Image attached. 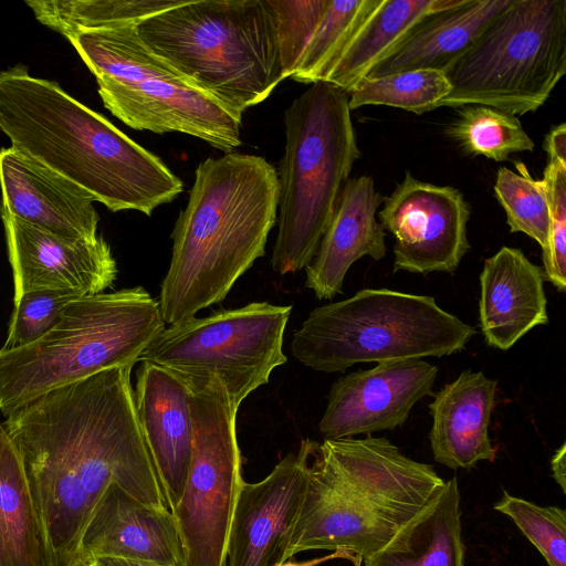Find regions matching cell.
<instances>
[{
    "instance_id": "6da1fadb",
    "label": "cell",
    "mask_w": 566,
    "mask_h": 566,
    "mask_svg": "<svg viewBox=\"0 0 566 566\" xmlns=\"http://www.w3.org/2000/svg\"><path fill=\"white\" fill-rule=\"evenodd\" d=\"M132 368L51 390L2 423L22 459L50 566L78 564L84 528L111 484L169 510L139 427Z\"/></svg>"
},
{
    "instance_id": "7a4b0ae2",
    "label": "cell",
    "mask_w": 566,
    "mask_h": 566,
    "mask_svg": "<svg viewBox=\"0 0 566 566\" xmlns=\"http://www.w3.org/2000/svg\"><path fill=\"white\" fill-rule=\"evenodd\" d=\"M0 130L11 146L86 191L113 212L146 216L184 182L159 157L67 94L15 64L0 71Z\"/></svg>"
},
{
    "instance_id": "83f0119b",
    "label": "cell",
    "mask_w": 566,
    "mask_h": 566,
    "mask_svg": "<svg viewBox=\"0 0 566 566\" xmlns=\"http://www.w3.org/2000/svg\"><path fill=\"white\" fill-rule=\"evenodd\" d=\"M448 135L469 155L495 161L535 147L516 116L483 105L461 107Z\"/></svg>"
},
{
    "instance_id": "8fae6325",
    "label": "cell",
    "mask_w": 566,
    "mask_h": 566,
    "mask_svg": "<svg viewBox=\"0 0 566 566\" xmlns=\"http://www.w3.org/2000/svg\"><path fill=\"white\" fill-rule=\"evenodd\" d=\"M291 311V305L252 302L206 317L193 316L161 329L139 360L181 378L217 379L238 409L286 363L283 336Z\"/></svg>"
},
{
    "instance_id": "1f68e13d",
    "label": "cell",
    "mask_w": 566,
    "mask_h": 566,
    "mask_svg": "<svg viewBox=\"0 0 566 566\" xmlns=\"http://www.w3.org/2000/svg\"><path fill=\"white\" fill-rule=\"evenodd\" d=\"M494 510L509 516L544 557L547 566H566V511L542 506L503 491Z\"/></svg>"
},
{
    "instance_id": "f546056e",
    "label": "cell",
    "mask_w": 566,
    "mask_h": 566,
    "mask_svg": "<svg viewBox=\"0 0 566 566\" xmlns=\"http://www.w3.org/2000/svg\"><path fill=\"white\" fill-rule=\"evenodd\" d=\"M515 167L517 172L507 167L499 168L494 196L506 214L510 231L526 234L544 250L551 226L544 184L531 176L524 163L516 161Z\"/></svg>"
},
{
    "instance_id": "52a82bcc",
    "label": "cell",
    "mask_w": 566,
    "mask_h": 566,
    "mask_svg": "<svg viewBox=\"0 0 566 566\" xmlns=\"http://www.w3.org/2000/svg\"><path fill=\"white\" fill-rule=\"evenodd\" d=\"M348 99L342 88L315 82L285 111V148L277 175L279 231L271 258L281 275L312 262L360 157Z\"/></svg>"
},
{
    "instance_id": "5b68a950",
    "label": "cell",
    "mask_w": 566,
    "mask_h": 566,
    "mask_svg": "<svg viewBox=\"0 0 566 566\" xmlns=\"http://www.w3.org/2000/svg\"><path fill=\"white\" fill-rule=\"evenodd\" d=\"M136 32L239 120L283 81L269 0H182L136 24Z\"/></svg>"
},
{
    "instance_id": "d6a6232c",
    "label": "cell",
    "mask_w": 566,
    "mask_h": 566,
    "mask_svg": "<svg viewBox=\"0 0 566 566\" xmlns=\"http://www.w3.org/2000/svg\"><path fill=\"white\" fill-rule=\"evenodd\" d=\"M275 22L282 78L291 77L328 0H269Z\"/></svg>"
},
{
    "instance_id": "ab89813d",
    "label": "cell",
    "mask_w": 566,
    "mask_h": 566,
    "mask_svg": "<svg viewBox=\"0 0 566 566\" xmlns=\"http://www.w3.org/2000/svg\"><path fill=\"white\" fill-rule=\"evenodd\" d=\"M75 566H87V565H85V564H83V563H78V564H76Z\"/></svg>"
},
{
    "instance_id": "30bf717a",
    "label": "cell",
    "mask_w": 566,
    "mask_h": 566,
    "mask_svg": "<svg viewBox=\"0 0 566 566\" xmlns=\"http://www.w3.org/2000/svg\"><path fill=\"white\" fill-rule=\"evenodd\" d=\"M566 72V0H513L449 67L438 107L538 109Z\"/></svg>"
},
{
    "instance_id": "f35d334b",
    "label": "cell",
    "mask_w": 566,
    "mask_h": 566,
    "mask_svg": "<svg viewBox=\"0 0 566 566\" xmlns=\"http://www.w3.org/2000/svg\"><path fill=\"white\" fill-rule=\"evenodd\" d=\"M334 558H349V559L354 560V556L350 555L349 553L342 552V551H335L333 554L321 557V558H315V559L301 562V563L286 560L283 564H280L276 566H317L321 563H324V562H327V560H331Z\"/></svg>"
},
{
    "instance_id": "5bb4252c",
    "label": "cell",
    "mask_w": 566,
    "mask_h": 566,
    "mask_svg": "<svg viewBox=\"0 0 566 566\" xmlns=\"http://www.w3.org/2000/svg\"><path fill=\"white\" fill-rule=\"evenodd\" d=\"M438 371L423 359H402L339 377L318 423L321 434L342 439L401 427L419 400L434 395Z\"/></svg>"
},
{
    "instance_id": "f1b7e54d",
    "label": "cell",
    "mask_w": 566,
    "mask_h": 566,
    "mask_svg": "<svg viewBox=\"0 0 566 566\" xmlns=\"http://www.w3.org/2000/svg\"><path fill=\"white\" fill-rule=\"evenodd\" d=\"M451 91L446 73L413 70L381 77L363 78L349 93V109L386 105L421 115L437 108Z\"/></svg>"
},
{
    "instance_id": "7c38bea8",
    "label": "cell",
    "mask_w": 566,
    "mask_h": 566,
    "mask_svg": "<svg viewBox=\"0 0 566 566\" xmlns=\"http://www.w3.org/2000/svg\"><path fill=\"white\" fill-rule=\"evenodd\" d=\"M181 379L190 389L193 429L187 480L171 510L184 566H227L231 521L244 482L235 431L238 409L217 379Z\"/></svg>"
},
{
    "instance_id": "4dcf8cb0",
    "label": "cell",
    "mask_w": 566,
    "mask_h": 566,
    "mask_svg": "<svg viewBox=\"0 0 566 566\" xmlns=\"http://www.w3.org/2000/svg\"><path fill=\"white\" fill-rule=\"evenodd\" d=\"M370 4L371 0H328L291 77L304 84L319 82L324 71L346 43Z\"/></svg>"
},
{
    "instance_id": "603a6c76",
    "label": "cell",
    "mask_w": 566,
    "mask_h": 566,
    "mask_svg": "<svg viewBox=\"0 0 566 566\" xmlns=\"http://www.w3.org/2000/svg\"><path fill=\"white\" fill-rule=\"evenodd\" d=\"M513 0H461L419 20L366 77L413 70L446 73Z\"/></svg>"
},
{
    "instance_id": "9c48e42d",
    "label": "cell",
    "mask_w": 566,
    "mask_h": 566,
    "mask_svg": "<svg viewBox=\"0 0 566 566\" xmlns=\"http://www.w3.org/2000/svg\"><path fill=\"white\" fill-rule=\"evenodd\" d=\"M94 74L104 106L137 130L182 133L231 153L241 122L139 39L136 24L80 32L69 39Z\"/></svg>"
},
{
    "instance_id": "ba28073f",
    "label": "cell",
    "mask_w": 566,
    "mask_h": 566,
    "mask_svg": "<svg viewBox=\"0 0 566 566\" xmlns=\"http://www.w3.org/2000/svg\"><path fill=\"white\" fill-rule=\"evenodd\" d=\"M475 333L432 296L363 289L314 308L295 331L291 349L306 367L344 373L359 363L449 356Z\"/></svg>"
},
{
    "instance_id": "d6986e66",
    "label": "cell",
    "mask_w": 566,
    "mask_h": 566,
    "mask_svg": "<svg viewBox=\"0 0 566 566\" xmlns=\"http://www.w3.org/2000/svg\"><path fill=\"white\" fill-rule=\"evenodd\" d=\"M0 208L50 233L94 239L99 216L82 188L11 147L0 149Z\"/></svg>"
},
{
    "instance_id": "e0dca14e",
    "label": "cell",
    "mask_w": 566,
    "mask_h": 566,
    "mask_svg": "<svg viewBox=\"0 0 566 566\" xmlns=\"http://www.w3.org/2000/svg\"><path fill=\"white\" fill-rule=\"evenodd\" d=\"M140 361L134 390L138 422L171 512L185 488L192 454L190 389L172 371Z\"/></svg>"
},
{
    "instance_id": "8992f818",
    "label": "cell",
    "mask_w": 566,
    "mask_h": 566,
    "mask_svg": "<svg viewBox=\"0 0 566 566\" xmlns=\"http://www.w3.org/2000/svg\"><path fill=\"white\" fill-rule=\"evenodd\" d=\"M164 328L159 302L143 286L72 301L39 339L0 348V412L7 418L51 390L134 366Z\"/></svg>"
},
{
    "instance_id": "484cf974",
    "label": "cell",
    "mask_w": 566,
    "mask_h": 566,
    "mask_svg": "<svg viewBox=\"0 0 566 566\" xmlns=\"http://www.w3.org/2000/svg\"><path fill=\"white\" fill-rule=\"evenodd\" d=\"M0 566H50L21 455L0 423Z\"/></svg>"
},
{
    "instance_id": "2e32d148",
    "label": "cell",
    "mask_w": 566,
    "mask_h": 566,
    "mask_svg": "<svg viewBox=\"0 0 566 566\" xmlns=\"http://www.w3.org/2000/svg\"><path fill=\"white\" fill-rule=\"evenodd\" d=\"M14 298L35 290L104 293L117 279V264L102 235L63 238L34 227L0 208Z\"/></svg>"
},
{
    "instance_id": "d590c367",
    "label": "cell",
    "mask_w": 566,
    "mask_h": 566,
    "mask_svg": "<svg viewBox=\"0 0 566 566\" xmlns=\"http://www.w3.org/2000/svg\"><path fill=\"white\" fill-rule=\"evenodd\" d=\"M547 159L566 161V124L553 127L544 139Z\"/></svg>"
},
{
    "instance_id": "9a60e30c",
    "label": "cell",
    "mask_w": 566,
    "mask_h": 566,
    "mask_svg": "<svg viewBox=\"0 0 566 566\" xmlns=\"http://www.w3.org/2000/svg\"><path fill=\"white\" fill-rule=\"evenodd\" d=\"M314 441L284 457L263 480L243 482L227 547L228 566H276L285 552L306 489Z\"/></svg>"
},
{
    "instance_id": "74e56055",
    "label": "cell",
    "mask_w": 566,
    "mask_h": 566,
    "mask_svg": "<svg viewBox=\"0 0 566 566\" xmlns=\"http://www.w3.org/2000/svg\"><path fill=\"white\" fill-rule=\"evenodd\" d=\"M83 564L87 566H167L147 560L124 558H97Z\"/></svg>"
},
{
    "instance_id": "277c9868",
    "label": "cell",
    "mask_w": 566,
    "mask_h": 566,
    "mask_svg": "<svg viewBox=\"0 0 566 566\" xmlns=\"http://www.w3.org/2000/svg\"><path fill=\"white\" fill-rule=\"evenodd\" d=\"M444 480L386 438L314 441L306 489L285 559L313 549L365 559L438 495Z\"/></svg>"
},
{
    "instance_id": "ac0fdd59",
    "label": "cell",
    "mask_w": 566,
    "mask_h": 566,
    "mask_svg": "<svg viewBox=\"0 0 566 566\" xmlns=\"http://www.w3.org/2000/svg\"><path fill=\"white\" fill-rule=\"evenodd\" d=\"M124 558L184 566V548L169 510L148 506L111 484L84 528L78 563Z\"/></svg>"
},
{
    "instance_id": "44dd1931",
    "label": "cell",
    "mask_w": 566,
    "mask_h": 566,
    "mask_svg": "<svg viewBox=\"0 0 566 566\" xmlns=\"http://www.w3.org/2000/svg\"><path fill=\"white\" fill-rule=\"evenodd\" d=\"M543 269L522 250L502 247L480 274L479 318L489 346L507 350L535 326L548 324Z\"/></svg>"
},
{
    "instance_id": "cb8c5ba5",
    "label": "cell",
    "mask_w": 566,
    "mask_h": 566,
    "mask_svg": "<svg viewBox=\"0 0 566 566\" xmlns=\"http://www.w3.org/2000/svg\"><path fill=\"white\" fill-rule=\"evenodd\" d=\"M461 0H371L346 43L319 82L348 94L386 57L423 17L457 6Z\"/></svg>"
},
{
    "instance_id": "d4e9b609",
    "label": "cell",
    "mask_w": 566,
    "mask_h": 566,
    "mask_svg": "<svg viewBox=\"0 0 566 566\" xmlns=\"http://www.w3.org/2000/svg\"><path fill=\"white\" fill-rule=\"evenodd\" d=\"M460 490L457 478L365 566H464Z\"/></svg>"
},
{
    "instance_id": "ffe728a7",
    "label": "cell",
    "mask_w": 566,
    "mask_h": 566,
    "mask_svg": "<svg viewBox=\"0 0 566 566\" xmlns=\"http://www.w3.org/2000/svg\"><path fill=\"white\" fill-rule=\"evenodd\" d=\"M382 201L369 176L344 184L316 254L305 268V285L317 300L342 293L346 273L360 258L378 261L386 255L385 230L376 219Z\"/></svg>"
},
{
    "instance_id": "e575fe53",
    "label": "cell",
    "mask_w": 566,
    "mask_h": 566,
    "mask_svg": "<svg viewBox=\"0 0 566 566\" xmlns=\"http://www.w3.org/2000/svg\"><path fill=\"white\" fill-rule=\"evenodd\" d=\"M551 226L543 251V274L559 292L566 290V161L547 159L542 179Z\"/></svg>"
},
{
    "instance_id": "4316f807",
    "label": "cell",
    "mask_w": 566,
    "mask_h": 566,
    "mask_svg": "<svg viewBox=\"0 0 566 566\" xmlns=\"http://www.w3.org/2000/svg\"><path fill=\"white\" fill-rule=\"evenodd\" d=\"M182 0H27L35 19L67 40L92 30L138 24Z\"/></svg>"
},
{
    "instance_id": "7402d4cb",
    "label": "cell",
    "mask_w": 566,
    "mask_h": 566,
    "mask_svg": "<svg viewBox=\"0 0 566 566\" xmlns=\"http://www.w3.org/2000/svg\"><path fill=\"white\" fill-rule=\"evenodd\" d=\"M496 390V380L467 369L433 395L429 440L438 463L457 470L495 459L489 427Z\"/></svg>"
},
{
    "instance_id": "8d00e7d4",
    "label": "cell",
    "mask_w": 566,
    "mask_h": 566,
    "mask_svg": "<svg viewBox=\"0 0 566 566\" xmlns=\"http://www.w3.org/2000/svg\"><path fill=\"white\" fill-rule=\"evenodd\" d=\"M552 474L556 483L562 489L563 493H566V443L556 450L551 460Z\"/></svg>"
},
{
    "instance_id": "836d02e7",
    "label": "cell",
    "mask_w": 566,
    "mask_h": 566,
    "mask_svg": "<svg viewBox=\"0 0 566 566\" xmlns=\"http://www.w3.org/2000/svg\"><path fill=\"white\" fill-rule=\"evenodd\" d=\"M84 296L69 290H35L14 298L8 337L2 348L28 345L45 335L74 300Z\"/></svg>"
},
{
    "instance_id": "3957f363",
    "label": "cell",
    "mask_w": 566,
    "mask_h": 566,
    "mask_svg": "<svg viewBox=\"0 0 566 566\" xmlns=\"http://www.w3.org/2000/svg\"><path fill=\"white\" fill-rule=\"evenodd\" d=\"M277 206L279 176L265 158L231 151L199 164L171 233V260L160 285L165 325L226 298L264 255Z\"/></svg>"
},
{
    "instance_id": "4fadbf2b",
    "label": "cell",
    "mask_w": 566,
    "mask_h": 566,
    "mask_svg": "<svg viewBox=\"0 0 566 566\" xmlns=\"http://www.w3.org/2000/svg\"><path fill=\"white\" fill-rule=\"evenodd\" d=\"M377 213L396 239L394 271L452 273L470 249L467 224L471 209L460 190L405 177L384 198Z\"/></svg>"
}]
</instances>
